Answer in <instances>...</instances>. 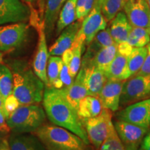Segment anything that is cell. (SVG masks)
Returning <instances> with one entry per match:
<instances>
[{"instance_id":"23","label":"cell","mask_w":150,"mask_h":150,"mask_svg":"<svg viewBox=\"0 0 150 150\" xmlns=\"http://www.w3.org/2000/svg\"><path fill=\"white\" fill-rule=\"evenodd\" d=\"M76 0H67L62 7L56 23V34L59 35L61 31L74 22L76 19Z\"/></svg>"},{"instance_id":"38","label":"cell","mask_w":150,"mask_h":150,"mask_svg":"<svg viewBox=\"0 0 150 150\" xmlns=\"http://www.w3.org/2000/svg\"><path fill=\"white\" fill-rule=\"evenodd\" d=\"M3 56H4L3 53L1 52H0V63H3Z\"/></svg>"},{"instance_id":"30","label":"cell","mask_w":150,"mask_h":150,"mask_svg":"<svg viewBox=\"0 0 150 150\" xmlns=\"http://www.w3.org/2000/svg\"><path fill=\"white\" fill-rule=\"evenodd\" d=\"M98 150H125L114 127Z\"/></svg>"},{"instance_id":"27","label":"cell","mask_w":150,"mask_h":150,"mask_svg":"<svg viewBox=\"0 0 150 150\" xmlns=\"http://www.w3.org/2000/svg\"><path fill=\"white\" fill-rule=\"evenodd\" d=\"M13 76L8 66L0 63V95L4 102L13 94Z\"/></svg>"},{"instance_id":"9","label":"cell","mask_w":150,"mask_h":150,"mask_svg":"<svg viewBox=\"0 0 150 150\" xmlns=\"http://www.w3.org/2000/svg\"><path fill=\"white\" fill-rule=\"evenodd\" d=\"M117 120L149 129L150 98L125 106L117 115Z\"/></svg>"},{"instance_id":"28","label":"cell","mask_w":150,"mask_h":150,"mask_svg":"<svg viewBox=\"0 0 150 150\" xmlns=\"http://www.w3.org/2000/svg\"><path fill=\"white\" fill-rule=\"evenodd\" d=\"M150 42V34L147 29L132 27L127 42L132 47H143Z\"/></svg>"},{"instance_id":"18","label":"cell","mask_w":150,"mask_h":150,"mask_svg":"<svg viewBox=\"0 0 150 150\" xmlns=\"http://www.w3.org/2000/svg\"><path fill=\"white\" fill-rule=\"evenodd\" d=\"M11 150H47L35 134H14L8 139Z\"/></svg>"},{"instance_id":"16","label":"cell","mask_w":150,"mask_h":150,"mask_svg":"<svg viewBox=\"0 0 150 150\" xmlns=\"http://www.w3.org/2000/svg\"><path fill=\"white\" fill-rule=\"evenodd\" d=\"M67 101L75 109H77L80 100L87 95H90L84 81V70L80 67L78 74L74 78L72 85L68 88L60 89Z\"/></svg>"},{"instance_id":"37","label":"cell","mask_w":150,"mask_h":150,"mask_svg":"<svg viewBox=\"0 0 150 150\" xmlns=\"http://www.w3.org/2000/svg\"><path fill=\"white\" fill-rule=\"evenodd\" d=\"M0 110H1L5 115V117L6 118V112L5 108H4V101L2 98H1V95H0Z\"/></svg>"},{"instance_id":"41","label":"cell","mask_w":150,"mask_h":150,"mask_svg":"<svg viewBox=\"0 0 150 150\" xmlns=\"http://www.w3.org/2000/svg\"><path fill=\"white\" fill-rule=\"evenodd\" d=\"M97 1H99V4H100L101 5H102V3L104 2V0H97Z\"/></svg>"},{"instance_id":"13","label":"cell","mask_w":150,"mask_h":150,"mask_svg":"<svg viewBox=\"0 0 150 150\" xmlns=\"http://www.w3.org/2000/svg\"><path fill=\"white\" fill-rule=\"evenodd\" d=\"M123 9L132 27L147 29L150 22V10L146 0H127Z\"/></svg>"},{"instance_id":"31","label":"cell","mask_w":150,"mask_h":150,"mask_svg":"<svg viewBox=\"0 0 150 150\" xmlns=\"http://www.w3.org/2000/svg\"><path fill=\"white\" fill-rule=\"evenodd\" d=\"M97 0H76V19L82 21L93 8Z\"/></svg>"},{"instance_id":"25","label":"cell","mask_w":150,"mask_h":150,"mask_svg":"<svg viewBox=\"0 0 150 150\" xmlns=\"http://www.w3.org/2000/svg\"><path fill=\"white\" fill-rule=\"evenodd\" d=\"M63 61L61 57L56 56H51L49 57L47 65V76L48 80V87L61 89L63 88V83L60 80Z\"/></svg>"},{"instance_id":"2","label":"cell","mask_w":150,"mask_h":150,"mask_svg":"<svg viewBox=\"0 0 150 150\" xmlns=\"http://www.w3.org/2000/svg\"><path fill=\"white\" fill-rule=\"evenodd\" d=\"M13 94L20 105L38 104L42 101L45 85L24 62L12 64Z\"/></svg>"},{"instance_id":"1","label":"cell","mask_w":150,"mask_h":150,"mask_svg":"<svg viewBox=\"0 0 150 150\" xmlns=\"http://www.w3.org/2000/svg\"><path fill=\"white\" fill-rule=\"evenodd\" d=\"M42 102L46 115L52 123L74 133L90 145L84 123L60 89L45 86Z\"/></svg>"},{"instance_id":"15","label":"cell","mask_w":150,"mask_h":150,"mask_svg":"<svg viewBox=\"0 0 150 150\" xmlns=\"http://www.w3.org/2000/svg\"><path fill=\"white\" fill-rule=\"evenodd\" d=\"M81 25V22L77 21L65 27L49 50L50 56H61L66 50L72 47Z\"/></svg>"},{"instance_id":"17","label":"cell","mask_w":150,"mask_h":150,"mask_svg":"<svg viewBox=\"0 0 150 150\" xmlns=\"http://www.w3.org/2000/svg\"><path fill=\"white\" fill-rule=\"evenodd\" d=\"M84 70V81L90 95H97L102 90L107 78L104 71L93 65H81Z\"/></svg>"},{"instance_id":"6","label":"cell","mask_w":150,"mask_h":150,"mask_svg":"<svg viewBox=\"0 0 150 150\" xmlns=\"http://www.w3.org/2000/svg\"><path fill=\"white\" fill-rule=\"evenodd\" d=\"M111 112L108 108H104L99 115L84 122L89 141L97 150L99 149L114 127Z\"/></svg>"},{"instance_id":"14","label":"cell","mask_w":150,"mask_h":150,"mask_svg":"<svg viewBox=\"0 0 150 150\" xmlns=\"http://www.w3.org/2000/svg\"><path fill=\"white\" fill-rule=\"evenodd\" d=\"M124 81L118 79L106 80L102 90L97 95L104 108L115 112L120 107V100Z\"/></svg>"},{"instance_id":"7","label":"cell","mask_w":150,"mask_h":150,"mask_svg":"<svg viewBox=\"0 0 150 150\" xmlns=\"http://www.w3.org/2000/svg\"><path fill=\"white\" fill-rule=\"evenodd\" d=\"M114 128L125 150H138L143 138L149 129L117 120Z\"/></svg>"},{"instance_id":"33","label":"cell","mask_w":150,"mask_h":150,"mask_svg":"<svg viewBox=\"0 0 150 150\" xmlns=\"http://www.w3.org/2000/svg\"><path fill=\"white\" fill-rule=\"evenodd\" d=\"M132 49V47L129 45L127 42L120 43V44L117 45V52L127 56H128L129 55V54L131 53Z\"/></svg>"},{"instance_id":"40","label":"cell","mask_w":150,"mask_h":150,"mask_svg":"<svg viewBox=\"0 0 150 150\" xmlns=\"http://www.w3.org/2000/svg\"><path fill=\"white\" fill-rule=\"evenodd\" d=\"M146 1H147V5H148V6H149V10H150V0H146Z\"/></svg>"},{"instance_id":"35","label":"cell","mask_w":150,"mask_h":150,"mask_svg":"<svg viewBox=\"0 0 150 150\" xmlns=\"http://www.w3.org/2000/svg\"><path fill=\"white\" fill-rule=\"evenodd\" d=\"M10 129L6 123V118L4 112L0 110V131L1 132H8Z\"/></svg>"},{"instance_id":"10","label":"cell","mask_w":150,"mask_h":150,"mask_svg":"<svg viewBox=\"0 0 150 150\" xmlns=\"http://www.w3.org/2000/svg\"><path fill=\"white\" fill-rule=\"evenodd\" d=\"M30 18V9L21 0H0V24L25 22Z\"/></svg>"},{"instance_id":"26","label":"cell","mask_w":150,"mask_h":150,"mask_svg":"<svg viewBox=\"0 0 150 150\" xmlns=\"http://www.w3.org/2000/svg\"><path fill=\"white\" fill-rule=\"evenodd\" d=\"M147 53V47H133L131 53L127 56V65L131 77L138 74L143 65Z\"/></svg>"},{"instance_id":"42","label":"cell","mask_w":150,"mask_h":150,"mask_svg":"<svg viewBox=\"0 0 150 150\" xmlns=\"http://www.w3.org/2000/svg\"><path fill=\"white\" fill-rule=\"evenodd\" d=\"M147 29H148V31H149V34H150V22H149V27H148V28H147Z\"/></svg>"},{"instance_id":"11","label":"cell","mask_w":150,"mask_h":150,"mask_svg":"<svg viewBox=\"0 0 150 150\" xmlns=\"http://www.w3.org/2000/svg\"><path fill=\"white\" fill-rule=\"evenodd\" d=\"M36 29L38 31V43L36 53L33 62V70L38 77L42 81L45 86H47L48 80L47 76V65L50 54L47 45L44 22H39Z\"/></svg>"},{"instance_id":"4","label":"cell","mask_w":150,"mask_h":150,"mask_svg":"<svg viewBox=\"0 0 150 150\" xmlns=\"http://www.w3.org/2000/svg\"><path fill=\"white\" fill-rule=\"evenodd\" d=\"M45 119L44 108L39 105H20L6 118V123L15 134H27L37 130Z\"/></svg>"},{"instance_id":"5","label":"cell","mask_w":150,"mask_h":150,"mask_svg":"<svg viewBox=\"0 0 150 150\" xmlns=\"http://www.w3.org/2000/svg\"><path fill=\"white\" fill-rule=\"evenodd\" d=\"M150 98V76L136 74L124 81L120 106H129Z\"/></svg>"},{"instance_id":"32","label":"cell","mask_w":150,"mask_h":150,"mask_svg":"<svg viewBox=\"0 0 150 150\" xmlns=\"http://www.w3.org/2000/svg\"><path fill=\"white\" fill-rule=\"evenodd\" d=\"M147 53L146 55L145 61L143 65L138 72V75H143V76H150V42L147 46Z\"/></svg>"},{"instance_id":"36","label":"cell","mask_w":150,"mask_h":150,"mask_svg":"<svg viewBox=\"0 0 150 150\" xmlns=\"http://www.w3.org/2000/svg\"><path fill=\"white\" fill-rule=\"evenodd\" d=\"M0 150H11L8 140L6 138L0 137Z\"/></svg>"},{"instance_id":"24","label":"cell","mask_w":150,"mask_h":150,"mask_svg":"<svg viewBox=\"0 0 150 150\" xmlns=\"http://www.w3.org/2000/svg\"><path fill=\"white\" fill-rule=\"evenodd\" d=\"M117 52V44L114 43L111 45L102 48L91 61L81 63V65H93L101 70L104 71L114 59Z\"/></svg>"},{"instance_id":"21","label":"cell","mask_w":150,"mask_h":150,"mask_svg":"<svg viewBox=\"0 0 150 150\" xmlns=\"http://www.w3.org/2000/svg\"><path fill=\"white\" fill-rule=\"evenodd\" d=\"M107 79L126 80L131 77L127 65V56L117 52L110 65L104 71Z\"/></svg>"},{"instance_id":"29","label":"cell","mask_w":150,"mask_h":150,"mask_svg":"<svg viewBox=\"0 0 150 150\" xmlns=\"http://www.w3.org/2000/svg\"><path fill=\"white\" fill-rule=\"evenodd\" d=\"M126 1L127 0H104L101 5V9L106 21H111L120 11H122Z\"/></svg>"},{"instance_id":"3","label":"cell","mask_w":150,"mask_h":150,"mask_svg":"<svg viewBox=\"0 0 150 150\" xmlns=\"http://www.w3.org/2000/svg\"><path fill=\"white\" fill-rule=\"evenodd\" d=\"M33 133L47 150H91L80 137L61 127L42 125Z\"/></svg>"},{"instance_id":"12","label":"cell","mask_w":150,"mask_h":150,"mask_svg":"<svg viewBox=\"0 0 150 150\" xmlns=\"http://www.w3.org/2000/svg\"><path fill=\"white\" fill-rule=\"evenodd\" d=\"M82 21L79 31L85 37V44L88 45L99 31L106 29L107 24L97 0L92 11Z\"/></svg>"},{"instance_id":"8","label":"cell","mask_w":150,"mask_h":150,"mask_svg":"<svg viewBox=\"0 0 150 150\" xmlns=\"http://www.w3.org/2000/svg\"><path fill=\"white\" fill-rule=\"evenodd\" d=\"M29 25L18 22L0 27V52H7L18 47L25 40Z\"/></svg>"},{"instance_id":"43","label":"cell","mask_w":150,"mask_h":150,"mask_svg":"<svg viewBox=\"0 0 150 150\" xmlns=\"http://www.w3.org/2000/svg\"><path fill=\"white\" fill-rule=\"evenodd\" d=\"M149 129H150V125H149Z\"/></svg>"},{"instance_id":"34","label":"cell","mask_w":150,"mask_h":150,"mask_svg":"<svg viewBox=\"0 0 150 150\" xmlns=\"http://www.w3.org/2000/svg\"><path fill=\"white\" fill-rule=\"evenodd\" d=\"M138 150H150V131L143 138Z\"/></svg>"},{"instance_id":"19","label":"cell","mask_w":150,"mask_h":150,"mask_svg":"<svg viewBox=\"0 0 150 150\" xmlns=\"http://www.w3.org/2000/svg\"><path fill=\"white\" fill-rule=\"evenodd\" d=\"M131 29L132 26L129 23L126 15L120 11L112 20L109 30L112 40L116 44L119 45L127 42Z\"/></svg>"},{"instance_id":"22","label":"cell","mask_w":150,"mask_h":150,"mask_svg":"<svg viewBox=\"0 0 150 150\" xmlns=\"http://www.w3.org/2000/svg\"><path fill=\"white\" fill-rule=\"evenodd\" d=\"M67 0H47L44 17L45 32L50 38L52 34L60 11Z\"/></svg>"},{"instance_id":"39","label":"cell","mask_w":150,"mask_h":150,"mask_svg":"<svg viewBox=\"0 0 150 150\" xmlns=\"http://www.w3.org/2000/svg\"><path fill=\"white\" fill-rule=\"evenodd\" d=\"M24 1L28 4H32L33 2H35L36 0H24Z\"/></svg>"},{"instance_id":"20","label":"cell","mask_w":150,"mask_h":150,"mask_svg":"<svg viewBox=\"0 0 150 150\" xmlns=\"http://www.w3.org/2000/svg\"><path fill=\"white\" fill-rule=\"evenodd\" d=\"M103 109L104 106L98 96L87 95L80 100L76 111L84 123L88 119L99 115Z\"/></svg>"}]
</instances>
